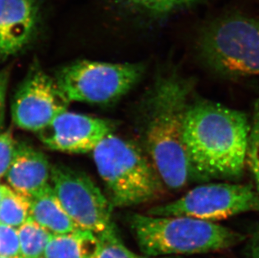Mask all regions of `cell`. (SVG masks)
<instances>
[{
  "label": "cell",
  "mask_w": 259,
  "mask_h": 258,
  "mask_svg": "<svg viewBox=\"0 0 259 258\" xmlns=\"http://www.w3.org/2000/svg\"><path fill=\"white\" fill-rule=\"evenodd\" d=\"M193 82L176 69L160 74L140 112L144 151L166 189L178 191L197 181L184 142Z\"/></svg>",
  "instance_id": "1"
},
{
  "label": "cell",
  "mask_w": 259,
  "mask_h": 258,
  "mask_svg": "<svg viewBox=\"0 0 259 258\" xmlns=\"http://www.w3.org/2000/svg\"><path fill=\"white\" fill-rule=\"evenodd\" d=\"M250 133L245 112L206 99H191L184 142L197 181L239 180L247 166Z\"/></svg>",
  "instance_id": "2"
},
{
  "label": "cell",
  "mask_w": 259,
  "mask_h": 258,
  "mask_svg": "<svg viewBox=\"0 0 259 258\" xmlns=\"http://www.w3.org/2000/svg\"><path fill=\"white\" fill-rule=\"evenodd\" d=\"M128 223L140 251L155 257L225 251L246 240L230 228L191 217L133 214Z\"/></svg>",
  "instance_id": "3"
},
{
  "label": "cell",
  "mask_w": 259,
  "mask_h": 258,
  "mask_svg": "<svg viewBox=\"0 0 259 258\" xmlns=\"http://www.w3.org/2000/svg\"><path fill=\"white\" fill-rule=\"evenodd\" d=\"M93 159L113 206L141 205L160 197L166 189L145 151L113 134L94 149Z\"/></svg>",
  "instance_id": "4"
},
{
  "label": "cell",
  "mask_w": 259,
  "mask_h": 258,
  "mask_svg": "<svg viewBox=\"0 0 259 258\" xmlns=\"http://www.w3.org/2000/svg\"><path fill=\"white\" fill-rule=\"evenodd\" d=\"M197 49L208 67L222 76H259V19L219 18L202 29Z\"/></svg>",
  "instance_id": "5"
},
{
  "label": "cell",
  "mask_w": 259,
  "mask_h": 258,
  "mask_svg": "<svg viewBox=\"0 0 259 258\" xmlns=\"http://www.w3.org/2000/svg\"><path fill=\"white\" fill-rule=\"evenodd\" d=\"M144 72L141 63L81 60L59 70L55 79L69 103L109 104L126 95Z\"/></svg>",
  "instance_id": "6"
},
{
  "label": "cell",
  "mask_w": 259,
  "mask_h": 258,
  "mask_svg": "<svg viewBox=\"0 0 259 258\" xmlns=\"http://www.w3.org/2000/svg\"><path fill=\"white\" fill-rule=\"evenodd\" d=\"M248 212H259V193L252 185L212 183L198 185L171 202L152 207L147 214L217 223Z\"/></svg>",
  "instance_id": "7"
},
{
  "label": "cell",
  "mask_w": 259,
  "mask_h": 258,
  "mask_svg": "<svg viewBox=\"0 0 259 258\" xmlns=\"http://www.w3.org/2000/svg\"><path fill=\"white\" fill-rule=\"evenodd\" d=\"M52 191L81 229L96 235L114 227L113 205L86 174L67 166H52Z\"/></svg>",
  "instance_id": "8"
},
{
  "label": "cell",
  "mask_w": 259,
  "mask_h": 258,
  "mask_svg": "<svg viewBox=\"0 0 259 258\" xmlns=\"http://www.w3.org/2000/svg\"><path fill=\"white\" fill-rule=\"evenodd\" d=\"M69 103L55 77L34 61L13 99V122L23 130L38 133L67 111Z\"/></svg>",
  "instance_id": "9"
},
{
  "label": "cell",
  "mask_w": 259,
  "mask_h": 258,
  "mask_svg": "<svg viewBox=\"0 0 259 258\" xmlns=\"http://www.w3.org/2000/svg\"><path fill=\"white\" fill-rule=\"evenodd\" d=\"M113 131V123L108 120L66 111L37 134L42 144L52 150L85 154L94 151Z\"/></svg>",
  "instance_id": "10"
},
{
  "label": "cell",
  "mask_w": 259,
  "mask_h": 258,
  "mask_svg": "<svg viewBox=\"0 0 259 258\" xmlns=\"http://www.w3.org/2000/svg\"><path fill=\"white\" fill-rule=\"evenodd\" d=\"M39 23V0H0V61L25 49Z\"/></svg>",
  "instance_id": "11"
},
{
  "label": "cell",
  "mask_w": 259,
  "mask_h": 258,
  "mask_svg": "<svg viewBox=\"0 0 259 258\" xmlns=\"http://www.w3.org/2000/svg\"><path fill=\"white\" fill-rule=\"evenodd\" d=\"M52 165L43 152L18 142L15 157L5 175L10 188L31 198L51 187Z\"/></svg>",
  "instance_id": "12"
},
{
  "label": "cell",
  "mask_w": 259,
  "mask_h": 258,
  "mask_svg": "<svg viewBox=\"0 0 259 258\" xmlns=\"http://www.w3.org/2000/svg\"><path fill=\"white\" fill-rule=\"evenodd\" d=\"M29 219L53 235L81 229L59 202L52 185L44 192L29 198Z\"/></svg>",
  "instance_id": "13"
},
{
  "label": "cell",
  "mask_w": 259,
  "mask_h": 258,
  "mask_svg": "<svg viewBox=\"0 0 259 258\" xmlns=\"http://www.w3.org/2000/svg\"><path fill=\"white\" fill-rule=\"evenodd\" d=\"M98 236L85 230L53 235L45 251V258H94Z\"/></svg>",
  "instance_id": "14"
},
{
  "label": "cell",
  "mask_w": 259,
  "mask_h": 258,
  "mask_svg": "<svg viewBox=\"0 0 259 258\" xmlns=\"http://www.w3.org/2000/svg\"><path fill=\"white\" fill-rule=\"evenodd\" d=\"M29 219V199L9 185H1L0 224L18 229Z\"/></svg>",
  "instance_id": "15"
},
{
  "label": "cell",
  "mask_w": 259,
  "mask_h": 258,
  "mask_svg": "<svg viewBox=\"0 0 259 258\" xmlns=\"http://www.w3.org/2000/svg\"><path fill=\"white\" fill-rule=\"evenodd\" d=\"M20 238V258L44 257L45 251L52 234L29 219L18 228Z\"/></svg>",
  "instance_id": "16"
},
{
  "label": "cell",
  "mask_w": 259,
  "mask_h": 258,
  "mask_svg": "<svg viewBox=\"0 0 259 258\" xmlns=\"http://www.w3.org/2000/svg\"><path fill=\"white\" fill-rule=\"evenodd\" d=\"M132 12L147 17L162 18L193 6L202 0H118Z\"/></svg>",
  "instance_id": "17"
},
{
  "label": "cell",
  "mask_w": 259,
  "mask_h": 258,
  "mask_svg": "<svg viewBox=\"0 0 259 258\" xmlns=\"http://www.w3.org/2000/svg\"><path fill=\"white\" fill-rule=\"evenodd\" d=\"M97 236L98 245L94 258H181V256L155 257L135 253L121 241L115 227Z\"/></svg>",
  "instance_id": "18"
},
{
  "label": "cell",
  "mask_w": 259,
  "mask_h": 258,
  "mask_svg": "<svg viewBox=\"0 0 259 258\" xmlns=\"http://www.w3.org/2000/svg\"><path fill=\"white\" fill-rule=\"evenodd\" d=\"M20 238L18 229L0 224V256L20 258Z\"/></svg>",
  "instance_id": "19"
},
{
  "label": "cell",
  "mask_w": 259,
  "mask_h": 258,
  "mask_svg": "<svg viewBox=\"0 0 259 258\" xmlns=\"http://www.w3.org/2000/svg\"><path fill=\"white\" fill-rule=\"evenodd\" d=\"M17 144L11 132H0V180L5 177L12 163Z\"/></svg>",
  "instance_id": "20"
},
{
  "label": "cell",
  "mask_w": 259,
  "mask_h": 258,
  "mask_svg": "<svg viewBox=\"0 0 259 258\" xmlns=\"http://www.w3.org/2000/svg\"><path fill=\"white\" fill-rule=\"evenodd\" d=\"M247 156L259 164V102L255 105L254 112L251 122L249 147Z\"/></svg>",
  "instance_id": "21"
},
{
  "label": "cell",
  "mask_w": 259,
  "mask_h": 258,
  "mask_svg": "<svg viewBox=\"0 0 259 258\" xmlns=\"http://www.w3.org/2000/svg\"><path fill=\"white\" fill-rule=\"evenodd\" d=\"M10 79V71L7 69L0 71V129L4 127L6 107V94Z\"/></svg>",
  "instance_id": "22"
},
{
  "label": "cell",
  "mask_w": 259,
  "mask_h": 258,
  "mask_svg": "<svg viewBox=\"0 0 259 258\" xmlns=\"http://www.w3.org/2000/svg\"><path fill=\"white\" fill-rule=\"evenodd\" d=\"M247 258H259V228L250 237L247 246Z\"/></svg>",
  "instance_id": "23"
},
{
  "label": "cell",
  "mask_w": 259,
  "mask_h": 258,
  "mask_svg": "<svg viewBox=\"0 0 259 258\" xmlns=\"http://www.w3.org/2000/svg\"><path fill=\"white\" fill-rule=\"evenodd\" d=\"M247 166H248V168L254 178L256 190L259 193V164L254 159H252V158L247 156Z\"/></svg>",
  "instance_id": "24"
},
{
  "label": "cell",
  "mask_w": 259,
  "mask_h": 258,
  "mask_svg": "<svg viewBox=\"0 0 259 258\" xmlns=\"http://www.w3.org/2000/svg\"><path fill=\"white\" fill-rule=\"evenodd\" d=\"M0 195H1V185H0Z\"/></svg>",
  "instance_id": "25"
},
{
  "label": "cell",
  "mask_w": 259,
  "mask_h": 258,
  "mask_svg": "<svg viewBox=\"0 0 259 258\" xmlns=\"http://www.w3.org/2000/svg\"><path fill=\"white\" fill-rule=\"evenodd\" d=\"M0 258H8V257H5V256H0Z\"/></svg>",
  "instance_id": "26"
},
{
  "label": "cell",
  "mask_w": 259,
  "mask_h": 258,
  "mask_svg": "<svg viewBox=\"0 0 259 258\" xmlns=\"http://www.w3.org/2000/svg\"><path fill=\"white\" fill-rule=\"evenodd\" d=\"M42 258H45V257H42Z\"/></svg>",
  "instance_id": "27"
}]
</instances>
